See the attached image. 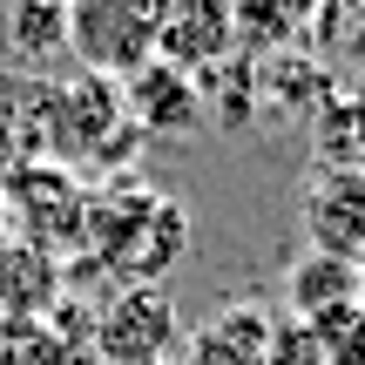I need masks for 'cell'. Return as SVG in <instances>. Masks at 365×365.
Segmentation results:
<instances>
[{
	"label": "cell",
	"mask_w": 365,
	"mask_h": 365,
	"mask_svg": "<svg viewBox=\"0 0 365 365\" xmlns=\"http://www.w3.org/2000/svg\"><path fill=\"white\" fill-rule=\"evenodd\" d=\"M190 250V217L176 196L149 190L135 176H115L108 190L88 196V223H81V257L95 271L129 284H156L163 271Z\"/></svg>",
	"instance_id": "cell-1"
},
{
	"label": "cell",
	"mask_w": 365,
	"mask_h": 365,
	"mask_svg": "<svg viewBox=\"0 0 365 365\" xmlns=\"http://www.w3.org/2000/svg\"><path fill=\"white\" fill-rule=\"evenodd\" d=\"M75 75L129 81L156 61V0H61Z\"/></svg>",
	"instance_id": "cell-2"
},
{
	"label": "cell",
	"mask_w": 365,
	"mask_h": 365,
	"mask_svg": "<svg viewBox=\"0 0 365 365\" xmlns=\"http://www.w3.org/2000/svg\"><path fill=\"white\" fill-rule=\"evenodd\" d=\"M0 223H14V244L27 250H81V223H88V190L61 163H27V170L0 176Z\"/></svg>",
	"instance_id": "cell-3"
},
{
	"label": "cell",
	"mask_w": 365,
	"mask_h": 365,
	"mask_svg": "<svg viewBox=\"0 0 365 365\" xmlns=\"http://www.w3.org/2000/svg\"><path fill=\"white\" fill-rule=\"evenodd\" d=\"M88 345L102 365H163L182 345V318H176L163 284H129L95 312Z\"/></svg>",
	"instance_id": "cell-4"
},
{
	"label": "cell",
	"mask_w": 365,
	"mask_h": 365,
	"mask_svg": "<svg viewBox=\"0 0 365 365\" xmlns=\"http://www.w3.org/2000/svg\"><path fill=\"white\" fill-rule=\"evenodd\" d=\"M237 54V0H156V61L176 75H217Z\"/></svg>",
	"instance_id": "cell-5"
},
{
	"label": "cell",
	"mask_w": 365,
	"mask_h": 365,
	"mask_svg": "<svg viewBox=\"0 0 365 365\" xmlns=\"http://www.w3.org/2000/svg\"><path fill=\"white\" fill-rule=\"evenodd\" d=\"M304 237H312V250L365 271V170L331 163L304 182Z\"/></svg>",
	"instance_id": "cell-6"
},
{
	"label": "cell",
	"mask_w": 365,
	"mask_h": 365,
	"mask_svg": "<svg viewBox=\"0 0 365 365\" xmlns=\"http://www.w3.org/2000/svg\"><path fill=\"white\" fill-rule=\"evenodd\" d=\"M122 108H129L135 135H190L203 122V81L149 61L143 75L122 81Z\"/></svg>",
	"instance_id": "cell-7"
},
{
	"label": "cell",
	"mask_w": 365,
	"mask_h": 365,
	"mask_svg": "<svg viewBox=\"0 0 365 365\" xmlns=\"http://www.w3.org/2000/svg\"><path fill=\"white\" fill-rule=\"evenodd\" d=\"M271 339L277 318L264 304H223L190 339V365H271Z\"/></svg>",
	"instance_id": "cell-8"
},
{
	"label": "cell",
	"mask_w": 365,
	"mask_h": 365,
	"mask_svg": "<svg viewBox=\"0 0 365 365\" xmlns=\"http://www.w3.org/2000/svg\"><path fill=\"white\" fill-rule=\"evenodd\" d=\"M284 298H291V325H318V318L359 304V264H339L325 250H304L284 277Z\"/></svg>",
	"instance_id": "cell-9"
},
{
	"label": "cell",
	"mask_w": 365,
	"mask_h": 365,
	"mask_svg": "<svg viewBox=\"0 0 365 365\" xmlns=\"http://www.w3.org/2000/svg\"><path fill=\"white\" fill-rule=\"evenodd\" d=\"M54 298H61V257L7 237V250H0V318H48Z\"/></svg>",
	"instance_id": "cell-10"
},
{
	"label": "cell",
	"mask_w": 365,
	"mask_h": 365,
	"mask_svg": "<svg viewBox=\"0 0 365 365\" xmlns=\"http://www.w3.org/2000/svg\"><path fill=\"white\" fill-rule=\"evenodd\" d=\"M7 48L21 54L27 68L68 61V14H61V0H14L7 7Z\"/></svg>",
	"instance_id": "cell-11"
},
{
	"label": "cell",
	"mask_w": 365,
	"mask_h": 365,
	"mask_svg": "<svg viewBox=\"0 0 365 365\" xmlns=\"http://www.w3.org/2000/svg\"><path fill=\"white\" fill-rule=\"evenodd\" d=\"M0 365H75V345L48 318H0Z\"/></svg>",
	"instance_id": "cell-12"
},
{
	"label": "cell",
	"mask_w": 365,
	"mask_h": 365,
	"mask_svg": "<svg viewBox=\"0 0 365 365\" xmlns=\"http://www.w3.org/2000/svg\"><path fill=\"white\" fill-rule=\"evenodd\" d=\"M312 339H318V359H325V365H365V312L345 304V312L318 318Z\"/></svg>",
	"instance_id": "cell-13"
},
{
	"label": "cell",
	"mask_w": 365,
	"mask_h": 365,
	"mask_svg": "<svg viewBox=\"0 0 365 365\" xmlns=\"http://www.w3.org/2000/svg\"><path fill=\"white\" fill-rule=\"evenodd\" d=\"M277 7H284V14H291V21H298V27H304V21H312V14H318V0H277Z\"/></svg>",
	"instance_id": "cell-14"
},
{
	"label": "cell",
	"mask_w": 365,
	"mask_h": 365,
	"mask_svg": "<svg viewBox=\"0 0 365 365\" xmlns=\"http://www.w3.org/2000/svg\"><path fill=\"white\" fill-rule=\"evenodd\" d=\"M359 312H365V271H359Z\"/></svg>",
	"instance_id": "cell-15"
}]
</instances>
